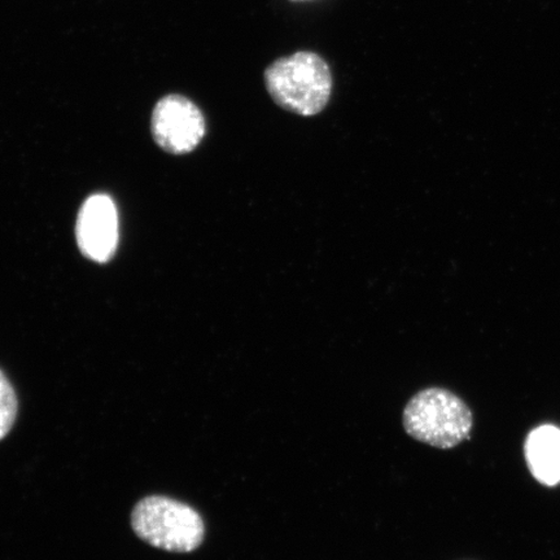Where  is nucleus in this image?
<instances>
[{"label":"nucleus","instance_id":"obj_5","mask_svg":"<svg viewBox=\"0 0 560 560\" xmlns=\"http://www.w3.org/2000/svg\"><path fill=\"white\" fill-rule=\"evenodd\" d=\"M75 236L82 255L90 260L104 264L114 257L118 243V214L108 195H93L83 202Z\"/></svg>","mask_w":560,"mask_h":560},{"label":"nucleus","instance_id":"obj_2","mask_svg":"<svg viewBox=\"0 0 560 560\" xmlns=\"http://www.w3.org/2000/svg\"><path fill=\"white\" fill-rule=\"evenodd\" d=\"M404 429L412 439L438 450H452L464 443L472 429L470 408L453 392L427 388L406 404Z\"/></svg>","mask_w":560,"mask_h":560},{"label":"nucleus","instance_id":"obj_7","mask_svg":"<svg viewBox=\"0 0 560 560\" xmlns=\"http://www.w3.org/2000/svg\"><path fill=\"white\" fill-rule=\"evenodd\" d=\"M16 392L3 371L0 370V440L9 435L18 417Z\"/></svg>","mask_w":560,"mask_h":560},{"label":"nucleus","instance_id":"obj_1","mask_svg":"<svg viewBox=\"0 0 560 560\" xmlns=\"http://www.w3.org/2000/svg\"><path fill=\"white\" fill-rule=\"evenodd\" d=\"M265 86L280 108L312 117L327 107L332 73L318 54L300 51L272 62L265 70Z\"/></svg>","mask_w":560,"mask_h":560},{"label":"nucleus","instance_id":"obj_6","mask_svg":"<svg viewBox=\"0 0 560 560\" xmlns=\"http://www.w3.org/2000/svg\"><path fill=\"white\" fill-rule=\"evenodd\" d=\"M525 458L529 470L544 486L555 487L560 482V429L541 425L532 431L525 441Z\"/></svg>","mask_w":560,"mask_h":560},{"label":"nucleus","instance_id":"obj_3","mask_svg":"<svg viewBox=\"0 0 560 560\" xmlns=\"http://www.w3.org/2000/svg\"><path fill=\"white\" fill-rule=\"evenodd\" d=\"M131 525L147 544L173 552H191L206 536V525L198 511L163 495L140 501L132 511Z\"/></svg>","mask_w":560,"mask_h":560},{"label":"nucleus","instance_id":"obj_4","mask_svg":"<svg viewBox=\"0 0 560 560\" xmlns=\"http://www.w3.org/2000/svg\"><path fill=\"white\" fill-rule=\"evenodd\" d=\"M206 130V118L198 105L185 96L167 95L153 109V138L161 149L175 155L194 151Z\"/></svg>","mask_w":560,"mask_h":560}]
</instances>
